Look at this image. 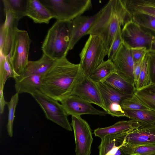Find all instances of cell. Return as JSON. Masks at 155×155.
I'll list each match as a JSON object with an SVG mask.
<instances>
[{
    "instance_id": "cell-1",
    "label": "cell",
    "mask_w": 155,
    "mask_h": 155,
    "mask_svg": "<svg viewBox=\"0 0 155 155\" xmlns=\"http://www.w3.org/2000/svg\"><path fill=\"white\" fill-rule=\"evenodd\" d=\"M83 73L80 64L70 62L65 57L57 61L41 79V92L61 102L71 95Z\"/></svg>"
},
{
    "instance_id": "cell-2",
    "label": "cell",
    "mask_w": 155,
    "mask_h": 155,
    "mask_svg": "<svg viewBox=\"0 0 155 155\" xmlns=\"http://www.w3.org/2000/svg\"><path fill=\"white\" fill-rule=\"evenodd\" d=\"M87 34L99 37L108 52L120 26L132 20V15L125 8L121 0H110L98 12Z\"/></svg>"
},
{
    "instance_id": "cell-3",
    "label": "cell",
    "mask_w": 155,
    "mask_h": 155,
    "mask_svg": "<svg viewBox=\"0 0 155 155\" xmlns=\"http://www.w3.org/2000/svg\"><path fill=\"white\" fill-rule=\"evenodd\" d=\"M72 30V21H56L48 30L42 44L43 53L56 60L66 57Z\"/></svg>"
},
{
    "instance_id": "cell-4",
    "label": "cell",
    "mask_w": 155,
    "mask_h": 155,
    "mask_svg": "<svg viewBox=\"0 0 155 155\" xmlns=\"http://www.w3.org/2000/svg\"><path fill=\"white\" fill-rule=\"evenodd\" d=\"M57 21H72L92 8L90 0H39Z\"/></svg>"
},
{
    "instance_id": "cell-5",
    "label": "cell",
    "mask_w": 155,
    "mask_h": 155,
    "mask_svg": "<svg viewBox=\"0 0 155 155\" xmlns=\"http://www.w3.org/2000/svg\"><path fill=\"white\" fill-rule=\"evenodd\" d=\"M107 54L108 51L101 39L97 36L89 35L79 54V64L84 74L89 77Z\"/></svg>"
},
{
    "instance_id": "cell-6",
    "label": "cell",
    "mask_w": 155,
    "mask_h": 155,
    "mask_svg": "<svg viewBox=\"0 0 155 155\" xmlns=\"http://www.w3.org/2000/svg\"><path fill=\"white\" fill-rule=\"evenodd\" d=\"M31 42L26 31L19 29L18 28L15 29L11 51L8 56L15 74V78L23 73L28 64Z\"/></svg>"
},
{
    "instance_id": "cell-7",
    "label": "cell",
    "mask_w": 155,
    "mask_h": 155,
    "mask_svg": "<svg viewBox=\"0 0 155 155\" xmlns=\"http://www.w3.org/2000/svg\"><path fill=\"white\" fill-rule=\"evenodd\" d=\"M44 112L46 118L66 130L72 131V129L63 106L58 101L40 91L31 94Z\"/></svg>"
},
{
    "instance_id": "cell-8",
    "label": "cell",
    "mask_w": 155,
    "mask_h": 155,
    "mask_svg": "<svg viewBox=\"0 0 155 155\" xmlns=\"http://www.w3.org/2000/svg\"><path fill=\"white\" fill-rule=\"evenodd\" d=\"M121 34L123 43L131 49L145 48L148 51L152 41L155 40L154 35L133 20L123 26Z\"/></svg>"
},
{
    "instance_id": "cell-9",
    "label": "cell",
    "mask_w": 155,
    "mask_h": 155,
    "mask_svg": "<svg viewBox=\"0 0 155 155\" xmlns=\"http://www.w3.org/2000/svg\"><path fill=\"white\" fill-rule=\"evenodd\" d=\"M71 126L75 143L76 155H90L93 139L87 122L80 116H71Z\"/></svg>"
},
{
    "instance_id": "cell-10",
    "label": "cell",
    "mask_w": 155,
    "mask_h": 155,
    "mask_svg": "<svg viewBox=\"0 0 155 155\" xmlns=\"http://www.w3.org/2000/svg\"><path fill=\"white\" fill-rule=\"evenodd\" d=\"M112 61L115 72L135 86L134 73L135 65L131 49L123 43Z\"/></svg>"
},
{
    "instance_id": "cell-11",
    "label": "cell",
    "mask_w": 155,
    "mask_h": 155,
    "mask_svg": "<svg viewBox=\"0 0 155 155\" xmlns=\"http://www.w3.org/2000/svg\"><path fill=\"white\" fill-rule=\"evenodd\" d=\"M71 95H75L91 104H96L106 111L97 83L83 73L76 84Z\"/></svg>"
},
{
    "instance_id": "cell-12",
    "label": "cell",
    "mask_w": 155,
    "mask_h": 155,
    "mask_svg": "<svg viewBox=\"0 0 155 155\" xmlns=\"http://www.w3.org/2000/svg\"><path fill=\"white\" fill-rule=\"evenodd\" d=\"M61 102L68 116L91 114L105 116L107 114L105 111L95 108L91 104L75 95H71Z\"/></svg>"
},
{
    "instance_id": "cell-13",
    "label": "cell",
    "mask_w": 155,
    "mask_h": 155,
    "mask_svg": "<svg viewBox=\"0 0 155 155\" xmlns=\"http://www.w3.org/2000/svg\"><path fill=\"white\" fill-rule=\"evenodd\" d=\"M124 145H155V125H142L123 136Z\"/></svg>"
},
{
    "instance_id": "cell-14",
    "label": "cell",
    "mask_w": 155,
    "mask_h": 155,
    "mask_svg": "<svg viewBox=\"0 0 155 155\" xmlns=\"http://www.w3.org/2000/svg\"><path fill=\"white\" fill-rule=\"evenodd\" d=\"M97 13L91 16H80L72 21V30L69 50L72 49L83 36L87 35L97 17Z\"/></svg>"
},
{
    "instance_id": "cell-15",
    "label": "cell",
    "mask_w": 155,
    "mask_h": 155,
    "mask_svg": "<svg viewBox=\"0 0 155 155\" xmlns=\"http://www.w3.org/2000/svg\"><path fill=\"white\" fill-rule=\"evenodd\" d=\"M42 76L29 75L16 77L14 78L16 93L19 94L25 93L31 95L36 92H41Z\"/></svg>"
},
{
    "instance_id": "cell-16",
    "label": "cell",
    "mask_w": 155,
    "mask_h": 155,
    "mask_svg": "<svg viewBox=\"0 0 155 155\" xmlns=\"http://www.w3.org/2000/svg\"><path fill=\"white\" fill-rule=\"evenodd\" d=\"M142 125L139 123L132 120H122L108 127L98 128L94 130V133L96 136L101 139L107 135L132 131Z\"/></svg>"
},
{
    "instance_id": "cell-17",
    "label": "cell",
    "mask_w": 155,
    "mask_h": 155,
    "mask_svg": "<svg viewBox=\"0 0 155 155\" xmlns=\"http://www.w3.org/2000/svg\"><path fill=\"white\" fill-rule=\"evenodd\" d=\"M57 61L43 53L42 57L38 60L33 61H29L23 73L20 75L43 76L51 69Z\"/></svg>"
},
{
    "instance_id": "cell-18",
    "label": "cell",
    "mask_w": 155,
    "mask_h": 155,
    "mask_svg": "<svg viewBox=\"0 0 155 155\" xmlns=\"http://www.w3.org/2000/svg\"><path fill=\"white\" fill-rule=\"evenodd\" d=\"M26 16L35 23L48 24L52 18L48 9L39 0H28Z\"/></svg>"
},
{
    "instance_id": "cell-19",
    "label": "cell",
    "mask_w": 155,
    "mask_h": 155,
    "mask_svg": "<svg viewBox=\"0 0 155 155\" xmlns=\"http://www.w3.org/2000/svg\"><path fill=\"white\" fill-rule=\"evenodd\" d=\"M101 140L99 155H128L121 148L123 145L118 134L107 136Z\"/></svg>"
},
{
    "instance_id": "cell-20",
    "label": "cell",
    "mask_w": 155,
    "mask_h": 155,
    "mask_svg": "<svg viewBox=\"0 0 155 155\" xmlns=\"http://www.w3.org/2000/svg\"><path fill=\"white\" fill-rule=\"evenodd\" d=\"M127 10L132 16L143 14L155 17V0H122Z\"/></svg>"
},
{
    "instance_id": "cell-21",
    "label": "cell",
    "mask_w": 155,
    "mask_h": 155,
    "mask_svg": "<svg viewBox=\"0 0 155 155\" xmlns=\"http://www.w3.org/2000/svg\"><path fill=\"white\" fill-rule=\"evenodd\" d=\"M106 109L110 104L118 103L121 105L125 99L132 95L124 94L119 92L104 82L97 83Z\"/></svg>"
},
{
    "instance_id": "cell-22",
    "label": "cell",
    "mask_w": 155,
    "mask_h": 155,
    "mask_svg": "<svg viewBox=\"0 0 155 155\" xmlns=\"http://www.w3.org/2000/svg\"><path fill=\"white\" fill-rule=\"evenodd\" d=\"M122 94L132 95L136 91L135 87L124 80L116 72L103 82Z\"/></svg>"
},
{
    "instance_id": "cell-23",
    "label": "cell",
    "mask_w": 155,
    "mask_h": 155,
    "mask_svg": "<svg viewBox=\"0 0 155 155\" xmlns=\"http://www.w3.org/2000/svg\"><path fill=\"white\" fill-rule=\"evenodd\" d=\"M126 117L143 125H155V111L151 110L123 109Z\"/></svg>"
},
{
    "instance_id": "cell-24",
    "label": "cell",
    "mask_w": 155,
    "mask_h": 155,
    "mask_svg": "<svg viewBox=\"0 0 155 155\" xmlns=\"http://www.w3.org/2000/svg\"><path fill=\"white\" fill-rule=\"evenodd\" d=\"M140 101L150 110L155 111V84H151L134 93Z\"/></svg>"
},
{
    "instance_id": "cell-25",
    "label": "cell",
    "mask_w": 155,
    "mask_h": 155,
    "mask_svg": "<svg viewBox=\"0 0 155 155\" xmlns=\"http://www.w3.org/2000/svg\"><path fill=\"white\" fill-rule=\"evenodd\" d=\"M115 72V70L112 61L108 59L104 61L89 77L93 81L97 83L103 82Z\"/></svg>"
},
{
    "instance_id": "cell-26",
    "label": "cell",
    "mask_w": 155,
    "mask_h": 155,
    "mask_svg": "<svg viewBox=\"0 0 155 155\" xmlns=\"http://www.w3.org/2000/svg\"><path fill=\"white\" fill-rule=\"evenodd\" d=\"M15 29L7 27L4 24L0 27V54L5 57L10 54Z\"/></svg>"
},
{
    "instance_id": "cell-27",
    "label": "cell",
    "mask_w": 155,
    "mask_h": 155,
    "mask_svg": "<svg viewBox=\"0 0 155 155\" xmlns=\"http://www.w3.org/2000/svg\"><path fill=\"white\" fill-rule=\"evenodd\" d=\"M9 78H15V75L9 56L5 57L0 54V98H4L3 89L5 82Z\"/></svg>"
},
{
    "instance_id": "cell-28",
    "label": "cell",
    "mask_w": 155,
    "mask_h": 155,
    "mask_svg": "<svg viewBox=\"0 0 155 155\" xmlns=\"http://www.w3.org/2000/svg\"><path fill=\"white\" fill-rule=\"evenodd\" d=\"M4 9L13 12L19 20L26 16L28 0H3Z\"/></svg>"
},
{
    "instance_id": "cell-29",
    "label": "cell",
    "mask_w": 155,
    "mask_h": 155,
    "mask_svg": "<svg viewBox=\"0 0 155 155\" xmlns=\"http://www.w3.org/2000/svg\"><path fill=\"white\" fill-rule=\"evenodd\" d=\"M121 148L128 155H153L155 154V145H124Z\"/></svg>"
},
{
    "instance_id": "cell-30",
    "label": "cell",
    "mask_w": 155,
    "mask_h": 155,
    "mask_svg": "<svg viewBox=\"0 0 155 155\" xmlns=\"http://www.w3.org/2000/svg\"><path fill=\"white\" fill-rule=\"evenodd\" d=\"M132 20L141 27L155 33V17L147 14H139L132 16Z\"/></svg>"
},
{
    "instance_id": "cell-31",
    "label": "cell",
    "mask_w": 155,
    "mask_h": 155,
    "mask_svg": "<svg viewBox=\"0 0 155 155\" xmlns=\"http://www.w3.org/2000/svg\"><path fill=\"white\" fill-rule=\"evenodd\" d=\"M19 94L16 93L13 95L10 101L7 102L8 111L7 130L8 135L11 137L13 136V123L15 117V112L16 107L18 100Z\"/></svg>"
},
{
    "instance_id": "cell-32",
    "label": "cell",
    "mask_w": 155,
    "mask_h": 155,
    "mask_svg": "<svg viewBox=\"0 0 155 155\" xmlns=\"http://www.w3.org/2000/svg\"><path fill=\"white\" fill-rule=\"evenodd\" d=\"M123 109L130 110H150L145 106L134 94L130 97L125 99L121 104Z\"/></svg>"
},
{
    "instance_id": "cell-33",
    "label": "cell",
    "mask_w": 155,
    "mask_h": 155,
    "mask_svg": "<svg viewBox=\"0 0 155 155\" xmlns=\"http://www.w3.org/2000/svg\"><path fill=\"white\" fill-rule=\"evenodd\" d=\"M151 84L148 66L147 59L146 54L143 61L137 84L135 87L136 89H141Z\"/></svg>"
},
{
    "instance_id": "cell-34",
    "label": "cell",
    "mask_w": 155,
    "mask_h": 155,
    "mask_svg": "<svg viewBox=\"0 0 155 155\" xmlns=\"http://www.w3.org/2000/svg\"><path fill=\"white\" fill-rule=\"evenodd\" d=\"M121 26H120L116 33L111 48L108 53V59L112 60L120 45L123 43L121 37Z\"/></svg>"
},
{
    "instance_id": "cell-35",
    "label": "cell",
    "mask_w": 155,
    "mask_h": 155,
    "mask_svg": "<svg viewBox=\"0 0 155 155\" xmlns=\"http://www.w3.org/2000/svg\"><path fill=\"white\" fill-rule=\"evenodd\" d=\"M146 54L151 83L155 84V51L148 52Z\"/></svg>"
},
{
    "instance_id": "cell-36",
    "label": "cell",
    "mask_w": 155,
    "mask_h": 155,
    "mask_svg": "<svg viewBox=\"0 0 155 155\" xmlns=\"http://www.w3.org/2000/svg\"><path fill=\"white\" fill-rule=\"evenodd\" d=\"M106 112L107 114L113 117H126L125 112L119 103H113L110 104L106 108Z\"/></svg>"
},
{
    "instance_id": "cell-37",
    "label": "cell",
    "mask_w": 155,
    "mask_h": 155,
    "mask_svg": "<svg viewBox=\"0 0 155 155\" xmlns=\"http://www.w3.org/2000/svg\"><path fill=\"white\" fill-rule=\"evenodd\" d=\"M145 48H136L131 49V52L134 65L137 63L147 52Z\"/></svg>"
},
{
    "instance_id": "cell-38",
    "label": "cell",
    "mask_w": 155,
    "mask_h": 155,
    "mask_svg": "<svg viewBox=\"0 0 155 155\" xmlns=\"http://www.w3.org/2000/svg\"><path fill=\"white\" fill-rule=\"evenodd\" d=\"M146 54L142 59H141L134 65V76L135 87L137 85L143 61L145 58Z\"/></svg>"
},
{
    "instance_id": "cell-39",
    "label": "cell",
    "mask_w": 155,
    "mask_h": 155,
    "mask_svg": "<svg viewBox=\"0 0 155 155\" xmlns=\"http://www.w3.org/2000/svg\"><path fill=\"white\" fill-rule=\"evenodd\" d=\"M154 51H155V40L152 41L150 49L147 52Z\"/></svg>"
},
{
    "instance_id": "cell-40",
    "label": "cell",
    "mask_w": 155,
    "mask_h": 155,
    "mask_svg": "<svg viewBox=\"0 0 155 155\" xmlns=\"http://www.w3.org/2000/svg\"><path fill=\"white\" fill-rule=\"evenodd\" d=\"M139 155L136 154H134V155Z\"/></svg>"
},
{
    "instance_id": "cell-41",
    "label": "cell",
    "mask_w": 155,
    "mask_h": 155,
    "mask_svg": "<svg viewBox=\"0 0 155 155\" xmlns=\"http://www.w3.org/2000/svg\"><path fill=\"white\" fill-rule=\"evenodd\" d=\"M155 155V154H154V155Z\"/></svg>"
}]
</instances>
